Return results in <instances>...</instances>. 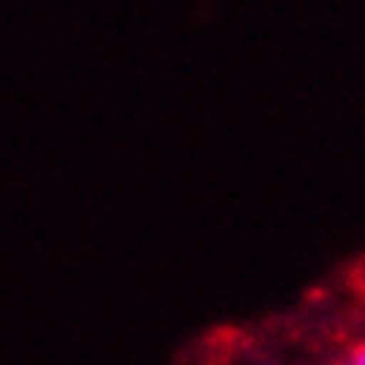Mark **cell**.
Segmentation results:
<instances>
[{"label":"cell","instance_id":"cell-1","mask_svg":"<svg viewBox=\"0 0 365 365\" xmlns=\"http://www.w3.org/2000/svg\"><path fill=\"white\" fill-rule=\"evenodd\" d=\"M344 365H365V344H362V346H356V350L344 359Z\"/></svg>","mask_w":365,"mask_h":365}]
</instances>
